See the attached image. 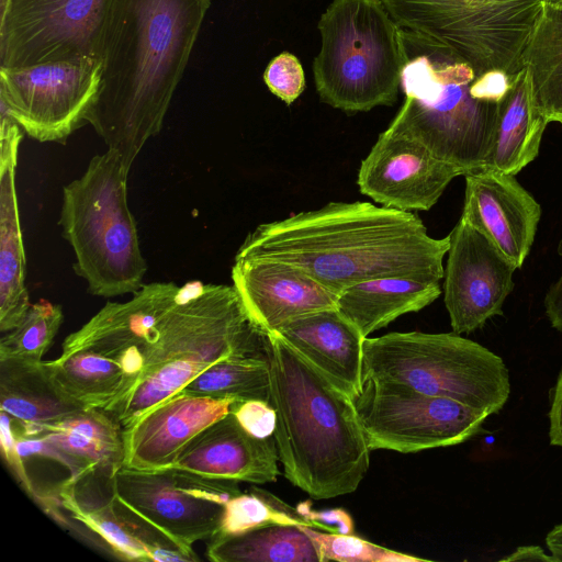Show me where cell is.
I'll use <instances>...</instances> for the list:
<instances>
[{
	"instance_id": "1",
	"label": "cell",
	"mask_w": 562,
	"mask_h": 562,
	"mask_svg": "<svg viewBox=\"0 0 562 562\" xmlns=\"http://www.w3.org/2000/svg\"><path fill=\"white\" fill-rule=\"evenodd\" d=\"M210 7L211 0H113L110 7L87 123L128 171L162 127Z\"/></svg>"
},
{
	"instance_id": "2",
	"label": "cell",
	"mask_w": 562,
	"mask_h": 562,
	"mask_svg": "<svg viewBox=\"0 0 562 562\" xmlns=\"http://www.w3.org/2000/svg\"><path fill=\"white\" fill-rule=\"evenodd\" d=\"M449 239L429 236L412 212L370 202H329L258 225L235 257L291 263L339 294L376 278L440 281Z\"/></svg>"
},
{
	"instance_id": "3",
	"label": "cell",
	"mask_w": 562,
	"mask_h": 562,
	"mask_svg": "<svg viewBox=\"0 0 562 562\" xmlns=\"http://www.w3.org/2000/svg\"><path fill=\"white\" fill-rule=\"evenodd\" d=\"M263 336L283 475L316 499L355 492L368 472L370 449L353 400L279 333Z\"/></svg>"
},
{
	"instance_id": "4",
	"label": "cell",
	"mask_w": 562,
	"mask_h": 562,
	"mask_svg": "<svg viewBox=\"0 0 562 562\" xmlns=\"http://www.w3.org/2000/svg\"><path fill=\"white\" fill-rule=\"evenodd\" d=\"M405 100L387 131L412 138L464 175L488 165L499 104L471 93L472 67L446 45L401 27Z\"/></svg>"
},
{
	"instance_id": "5",
	"label": "cell",
	"mask_w": 562,
	"mask_h": 562,
	"mask_svg": "<svg viewBox=\"0 0 562 562\" xmlns=\"http://www.w3.org/2000/svg\"><path fill=\"white\" fill-rule=\"evenodd\" d=\"M263 340L233 285L182 289L149 338L136 385L113 415L128 428L216 362L263 352Z\"/></svg>"
},
{
	"instance_id": "6",
	"label": "cell",
	"mask_w": 562,
	"mask_h": 562,
	"mask_svg": "<svg viewBox=\"0 0 562 562\" xmlns=\"http://www.w3.org/2000/svg\"><path fill=\"white\" fill-rule=\"evenodd\" d=\"M128 173L108 148L63 188L58 224L74 250V270L94 296L134 294L144 285L147 263L127 203Z\"/></svg>"
},
{
	"instance_id": "7",
	"label": "cell",
	"mask_w": 562,
	"mask_h": 562,
	"mask_svg": "<svg viewBox=\"0 0 562 562\" xmlns=\"http://www.w3.org/2000/svg\"><path fill=\"white\" fill-rule=\"evenodd\" d=\"M317 27L313 72L322 102L346 112L395 103L404 63L401 27L381 0H333Z\"/></svg>"
},
{
	"instance_id": "8",
	"label": "cell",
	"mask_w": 562,
	"mask_h": 562,
	"mask_svg": "<svg viewBox=\"0 0 562 562\" xmlns=\"http://www.w3.org/2000/svg\"><path fill=\"white\" fill-rule=\"evenodd\" d=\"M362 376L452 398L488 415L498 413L510 393L503 359L456 333L395 331L367 337Z\"/></svg>"
},
{
	"instance_id": "9",
	"label": "cell",
	"mask_w": 562,
	"mask_h": 562,
	"mask_svg": "<svg viewBox=\"0 0 562 562\" xmlns=\"http://www.w3.org/2000/svg\"><path fill=\"white\" fill-rule=\"evenodd\" d=\"M396 24L452 49L480 76L514 77L541 19L546 0H381Z\"/></svg>"
},
{
	"instance_id": "10",
	"label": "cell",
	"mask_w": 562,
	"mask_h": 562,
	"mask_svg": "<svg viewBox=\"0 0 562 562\" xmlns=\"http://www.w3.org/2000/svg\"><path fill=\"white\" fill-rule=\"evenodd\" d=\"M370 450L412 453L464 442L483 431L487 413L407 385L363 380L353 398Z\"/></svg>"
},
{
	"instance_id": "11",
	"label": "cell",
	"mask_w": 562,
	"mask_h": 562,
	"mask_svg": "<svg viewBox=\"0 0 562 562\" xmlns=\"http://www.w3.org/2000/svg\"><path fill=\"white\" fill-rule=\"evenodd\" d=\"M101 68V60L90 57L0 67V102L31 138L65 143L87 124Z\"/></svg>"
},
{
	"instance_id": "12",
	"label": "cell",
	"mask_w": 562,
	"mask_h": 562,
	"mask_svg": "<svg viewBox=\"0 0 562 562\" xmlns=\"http://www.w3.org/2000/svg\"><path fill=\"white\" fill-rule=\"evenodd\" d=\"M112 486L124 504L190 550L196 541L218 533L225 505L241 493L238 481L171 467L151 471L123 467Z\"/></svg>"
},
{
	"instance_id": "13",
	"label": "cell",
	"mask_w": 562,
	"mask_h": 562,
	"mask_svg": "<svg viewBox=\"0 0 562 562\" xmlns=\"http://www.w3.org/2000/svg\"><path fill=\"white\" fill-rule=\"evenodd\" d=\"M113 0H8L0 10V67L100 59ZM101 60V59H100Z\"/></svg>"
},
{
	"instance_id": "14",
	"label": "cell",
	"mask_w": 562,
	"mask_h": 562,
	"mask_svg": "<svg viewBox=\"0 0 562 562\" xmlns=\"http://www.w3.org/2000/svg\"><path fill=\"white\" fill-rule=\"evenodd\" d=\"M445 304L453 333L469 334L503 314L517 269L494 243L464 217L449 234Z\"/></svg>"
},
{
	"instance_id": "15",
	"label": "cell",
	"mask_w": 562,
	"mask_h": 562,
	"mask_svg": "<svg viewBox=\"0 0 562 562\" xmlns=\"http://www.w3.org/2000/svg\"><path fill=\"white\" fill-rule=\"evenodd\" d=\"M181 295L182 289L172 282L144 284L130 301L106 303L65 338L61 352L91 351L113 360L122 369V395L110 413L113 414L131 394L142 373L150 335Z\"/></svg>"
},
{
	"instance_id": "16",
	"label": "cell",
	"mask_w": 562,
	"mask_h": 562,
	"mask_svg": "<svg viewBox=\"0 0 562 562\" xmlns=\"http://www.w3.org/2000/svg\"><path fill=\"white\" fill-rule=\"evenodd\" d=\"M464 171L435 157L420 143L385 130L361 161L362 194L401 211H428Z\"/></svg>"
},
{
	"instance_id": "17",
	"label": "cell",
	"mask_w": 562,
	"mask_h": 562,
	"mask_svg": "<svg viewBox=\"0 0 562 562\" xmlns=\"http://www.w3.org/2000/svg\"><path fill=\"white\" fill-rule=\"evenodd\" d=\"M232 281L249 319L262 335L300 316L337 308L338 294L288 262L235 257Z\"/></svg>"
},
{
	"instance_id": "18",
	"label": "cell",
	"mask_w": 562,
	"mask_h": 562,
	"mask_svg": "<svg viewBox=\"0 0 562 562\" xmlns=\"http://www.w3.org/2000/svg\"><path fill=\"white\" fill-rule=\"evenodd\" d=\"M60 506L106 551L125 561H199V557L155 527L113 492L103 502L67 479L56 488Z\"/></svg>"
},
{
	"instance_id": "19",
	"label": "cell",
	"mask_w": 562,
	"mask_h": 562,
	"mask_svg": "<svg viewBox=\"0 0 562 562\" xmlns=\"http://www.w3.org/2000/svg\"><path fill=\"white\" fill-rule=\"evenodd\" d=\"M465 177L462 217L521 268L535 240L541 207L515 176L481 168Z\"/></svg>"
},
{
	"instance_id": "20",
	"label": "cell",
	"mask_w": 562,
	"mask_h": 562,
	"mask_svg": "<svg viewBox=\"0 0 562 562\" xmlns=\"http://www.w3.org/2000/svg\"><path fill=\"white\" fill-rule=\"evenodd\" d=\"M236 402L234 397L177 393L123 429V467L140 471L171 467L184 447L231 413Z\"/></svg>"
},
{
	"instance_id": "21",
	"label": "cell",
	"mask_w": 562,
	"mask_h": 562,
	"mask_svg": "<svg viewBox=\"0 0 562 562\" xmlns=\"http://www.w3.org/2000/svg\"><path fill=\"white\" fill-rule=\"evenodd\" d=\"M278 461L274 437H254L231 412L193 438L171 468L213 479L265 484L277 481Z\"/></svg>"
},
{
	"instance_id": "22",
	"label": "cell",
	"mask_w": 562,
	"mask_h": 562,
	"mask_svg": "<svg viewBox=\"0 0 562 562\" xmlns=\"http://www.w3.org/2000/svg\"><path fill=\"white\" fill-rule=\"evenodd\" d=\"M23 130L0 106V330L16 327L31 306L25 284L26 258L22 238L15 169Z\"/></svg>"
},
{
	"instance_id": "23",
	"label": "cell",
	"mask_w": 562,
	"mask_h": 562,
	"mask_svg": "<svg viewBox=\"0 0 562 562\" xmlns=\"http://www.w3.org/2000/svg\"><path fill=\"white\" fill-rule=\"evenodd\" d=\"M277 333L352 400L359 395L366 337L337 308L300 316Z\"/></svg>"
},
{
	"instance_id": "24",
	"label": "cell",
	"mask_w": 562,
	"mask_h": 562,
	"mask_svg": "<svg viewBox=\"0 0 562 562\" xmlns=\"http://www.w3.org/2000/svg\"><path fill=\"white\" fill-rule=\"evenodd\" d=\"M33 436L56 449L72 481L91 474L113 477L124 465L123 427L112 413L101 408L78 411L41 426Z\"/></svg>"
},
{
	"instance_id": "25",
	"label": "cell",
	"mask_w": 562,
	"mask_h": 562,
	"mask_svg": "<svg viewBox=\"0 0 562 562\" xmlns=\"http://www.w3.org/2000/svg\"><path fill=\"white\" fill-rule=\"evenodd\" d=\"M83 408L58 385L47 361L0 359V409L12 416L19 434L33 436Z\"/></svg>"
},
{
	"instance_id": "26",
	"label": "cell",
	"mask_w": 562,
	"mask_h": 562,
	"mask_svg": "<svg viewBox=\"0 0 562 562\" xmlns=\"http://www.w3.org/2000/svg\"><path fill=\"white\" fill-rule=\"evenodd\" d=\"M440 294L439 281L407 277L376 278L340 292L337 310L367 338L397 317L425 308Z\"/></svg>"
},
{
	"instance_id": "27",
	"label": "cell",
	"mask_w": 562,
	"mask_h": 562,
	"mask_svg": "<svg viewBox=\"0 0 562 562\" xmlns=\"http://www.w3.org/2000/svg\"><path fill=\"white\" fill-rule=\"evenodd\" d=\"M548 124L533 102L528 74L524 68L513 78L512 86L499 104L487 168L517 175L538 156Z\"/></svg>"
},
{
	"instance_id": "28",
	"label": "cell",
	"mask_w": 562,
	"mask_h": 562,
	"mask_svg": "<svg viewBox=\"0 0 562 562\" xmlns=\"http://www.w3.org/2000/svg\"><path fill=\"white\" fill-rule=\"evenodd\" d=\"M206 557L214 562H321L301 526L281 524L215 536L206 548Z\"/></svg>"
},
{
	"instance_id": "29",
	"label": "cell",
	"mask_w": 562,
	"mask_h": 562,
	"mask_svg": "<svg viewBox=\"0 0 562 562\" xmlns=\"http://www.w3.org/2000/svg\"><path fill=\"white\" fill-rule=\"evenodd\" d=\"M536 106L562 125V5L546 2L524 56Z\"/></svg>"
},
{
	"instance_id": "30",
	"label": "cell",
	"mask_w": 562,
	"mask_h": 562,
	"mask_svg": "<svg viewBox=\"0 0 562 562\" xmlns=\"http://www.w3.org/2000/svg\"><path fill=\"white\" fill-rule=\"evenodd\" d=\"M47 364L63 391L86 408L111 412L121 398L124 374L120 366L109 358L76 350L61 352Z\"/></svg>"
},
{
	"instance_id": "31",
	"label": "cell",
	"mask_w": 562,
	"mask_h": 562,
	"mask_svg": "<svg viewBox=\"0 0 562 562\" xmlns=\"http://www.w3.org/2000/svg\"><path fill=\"white\" fill-rule=\"evenodd\" d=\"M270 371L266 352L226 358L207 368L180 392L238 401L269 402Z\"/></svg>"
},
{
	"instance_id": "32",
	"label": "cell",
	"mask_w": 562,
	"mask_h": 562,
	"mask_svg": "<svg viewBox=\"0 0 562 562\" xmlns=\"http://www.w3.org/2000/svg\"><path fill=\"white\" fill-rule=\"evenodd\" d=\"M271 524L314 528L296 507L265 490L251 487L248 493H239L227 502L216 536L237 535Z\"/></svg>"
},
{
	"instance_id": "33",
	"label": "cell",
	"mask_w": 562,
	"mask_h": 562,
	"mask_svg": "<svg viewBox=\"0 0 562 562\" xmlns=\"http://www.w3.org/2000/svg\"><path fill=\"white\" fill-rule=\"evenodd\" d=\"M59 304L40 300L31 304L25 316L0 339V359L42 361L63 324Z\"/></svg>"
},
{
	"instance_id": "34",
	"label": "cell",
	"mask_w": 562,
	"mask_h": 562,
	"mask_svg": "<svg viewBox=\"0 0 562 562\" xmlns=\"http://www.w3.org/2000/svg\"><path fill=\"white\" fill-rule=\"evenodd\" d=\"M313 541L321 562H425V559L394 551L355 535L328 532L301 526Z\"/></svg>"
},
{
	"instance_id": "35",
	"label": "cell",
	"mask_w": 562,
	"mask_h": 562,
	"mask_svg": "<svg viewBox=\"0 0 562 562\" xmlns=\"http://www.w3.org/2000/svg\"><path fill=\"white\" fill-rule=\"evenodd\" d=\"M268 89L286 104L293 103L305 89V74L299 58L289 52L276 56L263 72Z\"/></svg>"
},
{
	"instance_id": "36",
	"label": "cell",
	"mask_w": 562,
	"mask_h": 562,
	"mask_svg": "<svg viewBox=\"0 0 562 562\" xmlns=\"http://www.w3.org/2000/svg\"><path fill=\"white\" fill-rule=\"evenodd\" d=\"M232 413L241 427L254 437L273 436L277 415L270 402L263 400L238 401Z\"/></svg>"
},
{
	"instance_id": "37",
	"label": "cell",
	"mask_w": 562,
	"mask_h": 562,
	"mask_svg": "<svg viewBox=\"0 0 562 562\" xmlns=\"http://www.w3.org/2000/svg\"><path fill=\"white\" fill-rule=\"evenodd\" d=\"M296 510L311 521L316 529L328 532L353 535L355 525L351 515L344 508H330L325 510L312 509V502H302Z\"/></svg>"
},
{
	"instance_id": "38",
	"label": "cell",
	"mask_w": 562,
	"mask_h": 562,
	"mask_svg": "<svg viewBox=\"0 0 562 562\" xmlns=\"http://www.w3.org/2000/svg\"><path fill=\"white\" fill-rule=\"evenodd\" d=\"M514 77L502 70L486 71L475 77L471 93L479 100L501 103L507 94Z\"/></svg>"
},
{
	"instance_id": "39",
	"label": "cell",
	"mask_w": 562,
	"mask_h": 562,
	"mask_svg": "<svg viewBox=\"0 0 562 562\" xmlns=\"http://www.w3.org/2000/svg\"><path fill=\"white\" fill-rule=\"evenodd\" d=\"M558 254L562 256V238L558 246ZM544 311L551 326L562 333V272L544 296Z\"/></svg>"
},
{
	"instance_id": "40",
	"label": "cell",
	"mask_w": 562,
	"mask_h": 562,
	"mask_svg": "<svg viewBox=\"0 0 562 562\" xmlns=\"http://www.w3.org/2000/svg\"><path fill=\"white\" fill-rule=\"evenodd\" d=\"M549 422L550 443L562 448V368L551 396Z\"/></svg>"
},
{
	"instance_id": "41",
	"label": "cell",
	"mask_w": 562,
	"mask_h": 562,
	"mask_svg": "<svg viewBox=\"0 0 562 562\" xmlns=\"http://www.w3.org/2000/svg\"><path fill=\"white\" fill-rule=\"evenodd\" d=\"M555 561L552 555L544 553L539 546L518 547L512 554L502 559V561Z\"/></svg>"
},
{
	"instance_id": "42",
	"label": "cell",
	"mask_w": 562,
	"mask_h": 562,
	"mask_svg": "<svg viewBox=\"0 0 562 562\" xmlns=\"http://www.w3.org/2000/svg\"><path fill=\"white\" fill-rule=\"evenodd\" d=\"M546 544L557 562H562V524L557 525L546 537Z\"/></svg>"
},
{
	"instance_id": "43",
	"label": "cell",
	"mask_w": 562,
	"mask_h": 562,
	"mask_svg": "<svg viewBox=\"0 0 562 562\" xmlns=\"http://www.w3.org/2000/svg\"><path fill=\"white\" fill-rule=\"evenodd\" d=\"M546 2H550V3H555V4H561L562 5V0H546Z\"/></svg>"
},
{
	"instance_id": "44",
	"label": "cell",
	"mask_w": 562,
	"mask_h": 562,
	"mask_svg": "<svg viewBox=\"0 0 562 562\" xmlns=\"http://www.w3.org/2000/svg\"><path fill=\"white\" fill-rule=\"evenodd\" d=\"M8 0H0V10L4 8Z\"/></svg>"
}]
</instances>
